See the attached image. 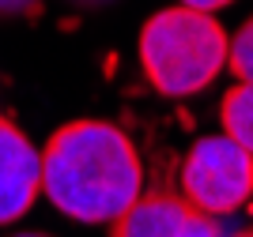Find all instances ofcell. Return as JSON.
Wrapping results in <instances>:
<instances>
[{
	"label": "cell",
	"instance_id": "obj_5",
	"mask_svg": "<svg viewBox=\"0 0 253 237\" xmlns=\"http://www.w3.org/2000/svg\"><path fill=\"white\" fill-rule=\"evenodd\" d=\"M193 207L181 192L170 188H144V196L110 226V237H178Z\"/></svg>",
	"mask_w": 253,
	"mask_h": 237
},
{
	"label": "cell",
	"instance_id": "obj_2",
	"mask_svg": "<svg viewBox=\"0 0 253 237\" xmlns=\"http://www.w3.org/2000/svg\"><path fill=\"white\" fill-rule=\"evenodd\" d=\"M136 61L155 94L193 98L223 75L231 61V34L215 15L181 4L159 8L140 27Z\"/></svg>",
	"mask_w": 253,
	"mask_h": 237
},
{
	"label": "cell",
	"instance_id": "obj_11",
	"mask_svg": "<svg viewBox=\"0 0 253 237\" xmlns=\"http://www.w3.org/2000/svg\"><path fill=\"white\" fill-rule=\"evenodd\" d=\"M231 237H253V226H242V230H234Z\"/></svg>",
	"mask_w": 253,
	"mask_h": 237
},
{
	"label": "cell",
	"instance_id": "obj_7",
	"mask_svg": "<svg viewBox=\"0 0 253 237\" xmlns=\"http://www.w3.org/2000/svg\"><path fill=\"white\" fill-rule=\"evenodd\" d=\"M227 72L238 83H253V15L231 34V61H227Z\"/></svg>",
	"mask_w": 253,
	"mask_h": 237
},
{
	"label": "cell",
	"instance_id": "obj_4",
	"mask_svg": "<svg viewBox=\"0 0 253 237\" xmlns=\"http://www.w3.org/2000/svg\"><path fill=\"white\" fill-rule=\"evenodd\" d=\"M42 196V151L8 113H0V226L19 222Z\"/></svg>",
	"mask_w": 253,
	"mask_h": 237
},
{
	"label": "cell",
	"instance_id": "obj_10",
	"mask_svg": "<svg viewBox=\"0 0 253 237\" xmlns=\"http://www.w3.org/2000/svg\"><path fill=\"white\" fill-rule=\"evenodd\" d=\"M11 237H49V234H38V230H23V234H11Z\"/></svg>",
	"mask_w": 253,
	"mask_h": 237
},
{
	"label": "cell",
	"instance_id": "obj_1",
	"mask_svg": "<svg viewBox=\"0 0 253 237\" xmlns=\"http://www.w3.org/2000/svg\"><path fill=\"white\" fill-rule=\"evenodd\" d=\"M42 196L72 222L114 226L144 196V158L132 135L98 117L61 124L42 147Z\"/></svg>",
	"mask_w": 253,
	"mask_h": 237
},
{
	"label": "cell",
	"instance_id": "obj_8",
	"mask_svg": "<svg viewBox=\"0 0 253 237\" xmlns=\"http://www.w3.org/2000/svg\"><path fill=\"white\" fill-rule=\"evenodd\" d=\"M178 237H231L223 230V218H211V215H201V211H189L185 226H181Z\"/></svg>",
	"mask_w": 253,
	"mask_h": 237
},
{
	"label": "cell",
	"instance_id": "obj_9",
	"mask_svg": "<svg viewBox=\"0 0 253 237\" xmlns=\"http://www.w3.org/2000/svg\"><path fill=\"white\" fill-rule=\"evenodd\" d=\"M178 4L181 8H193V11H204V15H215V11H223L234 0H178Z\"/></svg>",
	"mask_w": 253,
	"mask_h": 237
},
{
	"label": "cell",
	"instance_id": "obj_3",
	"mask_svg": "<svg viewBox=\"0 0 253 237\" xmlns=\"http://www.w3.org/2000/svg\"><path fill=\"white\" fill-rule=\"evenodd\" d=\"M181 200L211 218H227L253 200V155L231 135H201L178 169Z\"/></svg>",
	"mask_w": 253,
	"mask_h": 237
},
{
	"label": "cell",
	"instance_id": "obj_6",
	"mask_svg": "<svg viewBox=\"0 0 253 237\" xmlns=\"http://www.w3.org/2000/svg\"><path fill=\"white\" fill-rule=\"evenodd\" d=\"M219 132L253 155V83H234L219 102Z\"/></svg>",
	"mask_w": 253,
	"mask_h": 237
}]
</instances>
